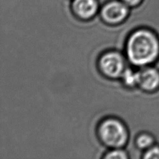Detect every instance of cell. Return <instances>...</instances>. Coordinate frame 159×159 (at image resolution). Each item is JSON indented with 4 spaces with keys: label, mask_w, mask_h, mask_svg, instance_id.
<instances>
[{
    "label": "cell",
    "mask_w": 159,
    "mask_h": 159,
    "mask_svg": "<svg viewBox=\"0 0 159 159\" xmlns=\"http://www.w3.org/2000/svg\"><path fill=\"white\" fill-rule=\"evenodd\" d=\"M145 159H159V147H152L144 154Z\"/></svg>",
    "instance_id": "10"
},
{
    "label": "cell",
    "mask_w": 159,
    "mask_h": 159,
    "mask_svg": "<svg viewBox=\"0 0 159 159\" xmlns=\"http://www.w3.org/2000/svg\"><path fill=\"white\" fill-rule=\"evenodd\" d=\"M138 85L147 92L159 89V71L153 67H145L138 71Z\"/></svg>",
    "instance_id": "5"
},
{
    "label": "cell",
    "mask_w": 159,
    "mask_h": 159,
    "mask_svg": "<svg viewBox=\"0 0 159 159\" xmlns=\"http://www.w3.org/2000/svg\"><path fill=\"white\" fill-rule=\"evenodd\" d=\"M101 142L110 148H122L129 139V133L123 122L115 118L102 121L98 127Z\"/></svg>",
    "instance_id": "2"
},
{
    "label": "cell",
    "mask_w": 159,
    "mask_h": 159,
    "mask_svg": "<svg viewBox=\"0 0 159 159\" xmlns=\"http://www.w3.org/2000/svg\"><path fill=\"white\" fill-rule=\"evenodd\" d=\"M98 66L106 77L117 78L121 77L126 70V61L121 54L116 51H108L98 59Z\"/></svg>",
    "instance_id": "3"
},
{
    "label": "cell",
    "mask_w": 159,
    "mask_h": 159,
    "mask_svg": "<svg viewBox=\"0 0 159 159\" xmlns=\"http://www.w3.org/2000/svg\"><path fill=\"white\" fill-rule=\"evenodd\" d=\"M126 52L128 59L133 65L147 66L159 57V39L152 31L135 30L128 38Z\"/></svg>",
    "instance_id": "1"
},
{
    "label": "cell",
    "mask_w": 159,
    "mask_h": 159,
    "mask_svg": "<svg viewBox=\"0 0 159 159\" xmlns=\"http://www.w3.org/2000/svg\"><path fill=\"white\" fill-rule=\"evenodd\" d=\"M72 8L78 18L87 20L94 16L98 6L96 0H73Z\"/></svg>",
    "instance_id": "6"
},
{
    "label": "cell",
    "mask_w": 159,
    "mask_h": 159,
    "mask_svg": "<svg viewBox=\"0 0 159 159\" xmlns=\"http://www.w3.org/2000/svg\"><path fill=\"white\" fill-rule=\"evenodd\" d=\"M154 138L148 133H141L136 138V145L140 149H148L154 144Z\"/></svg>",
    "instance_id": "7"
},
{
    "label": "cell",
    "mask_w": 159,
    "mask_h": 159,
    "mask_svg": "<svg viewBox=\"0 0 159 159\" xmlns=\"http://www.w3.org/2000/svg\"><path fill=\"white\" fill-rule=\"evenodd\" d=\"M121 2L125 3L126 5L130 6V7H135L140 4L142 0H121Z\"/></svg>",
    "instance_id": "11"
},
{
    "label": "cell",
    "mask_w": 159,
    "mask_h": 159,
    "mask_svg": "<svg viewBox=\"0 0 159 159\" xmlns=\"http://www.w3.org/2000/svg\"><path fill=\"white\" fill-rule=\"evenodd\" d=\"M129 8L123 2L112 1L103 6L101 18L109 25H117L123 22L129 15Z\"/></svg>",
    "instance_id": "4"
},
{
    "label": "cell",
    "mask_w": 159,
    "mask_h": 159,
    "mask_svg": "<svg viewBox=\"0 0 159 159\" xmlns=\"http://www.w3.org/2000/svg\"><path fill=\"white\" fill-rule=\"evenodd\" d=\"M106 159H126L129 158L126 152L121 148H114L104 156Z\"/></svg>",
    "instance_id": "9"
},
{
    "label": "cell",
    "mask_w": 159,
    "mask_h": 159,
    "mask_svg": "<svg viewBox=\"0 0 159 159\" xmlns=\"http://www.w3.org/2000/svg\"><path fill=\"white\" fill-rule=\"evenodd\" d=\"M121 78L127 87H133L138 85V72H134L131 69H126Z\"/></svg>",
    "instance_id": "8"
}]
</instances>
